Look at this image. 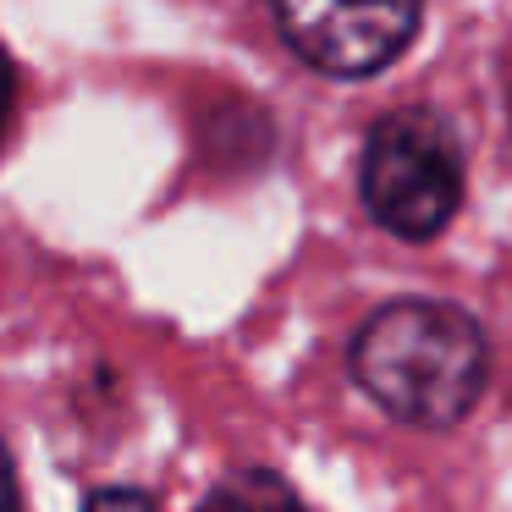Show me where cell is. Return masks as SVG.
<instances>
[{"label":"cell","instance_id":"obj_1","mask_svg":"<svg viewBox=\"0 0 512 512\" xmlns=\"http://www.w3.org/2000/svg\"><path fill=\"white\" fill-rule=\"evenodd\" d=\"M490 342L479 320L441 298H397L353 336V380L397 424L446 430L479 402Z\"/></svg>","mask_w":512,"mask_h":512},{"label":"cell","instance_id":"obj_2","mask_svg":"<svg viewBox=\"0 0 512 512\" xmlns=\"http://www.w3.org/2000/svg\"><path fill=\"white\" fill-rule=\"evenodd\" d=\"M358 188L391 237L430 243L463 204V144L435 111H391L364 138Z\"/></svg>","mask_w":512,"mask_h":512},{"label":"cell","instance_id":"obj_3","mask_svg":"<svg viewBox=\"0 0 512 512\" xmlns=\"http://www.w3.org/2000/svg\"><path fill=\"white\" fill-rule=\"evenodd\" d=\"M292 56L325 78L386 72L419 34L424 0H270Z\"/></svg>","mask_w":512,"mask_h":512},{"label":"cell","instance_id":"obj_4","mask_svg":"<svg viewBox=\"0 0 512 512\" xmlns=\"http://www.w3.org/2000/svg\"><path fill=\"white\" fill-rule=\"evenodd\" d=\"M199 512H309V501L270 468H237L199 501Z\"/></svg>","mask_w":512,"mask_h":512},{"label":"cell","instance_id":"obj_5","mask_svg":"<svg viewBox=\"0 0 512 512\" xmlns=\"http://www.w3.org/2000/svg\"><path fill=\"white\" fill-rule=\"evenodd\" d=\"M83 512H160V507H155V496L138 490V485H105V490H89Z\"/></svg>","mask_w":512,"mask_h":512},{"label":"cell","instance_id":"obj_6","mask_svg":"<svg viewBox=\"0 0 512 512\" xmlns=\"http://www.w3.org/2000/svg\"><path fill=\"white\" fill-rule=\"evenodd\" d=\"M0 512H17V479H12V457L0 446Z\"/></svg>","mask_w":512,"mask_h":512},{"label":"cell","instance_id":"obj_7","mask_svg":"<svg viewBox=\"0 0 512 512\" xmlns=\"http://www.w3.org/2000/svg\"><path fill=\"white\" fill-rule=\"evenodd\" d=\"M12 94H17V83H12V61L0 56V133H6V122H12Z\"/></svg>","mask_w":512,"mask_h":512}]
</instances>
